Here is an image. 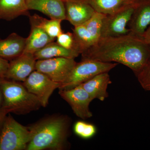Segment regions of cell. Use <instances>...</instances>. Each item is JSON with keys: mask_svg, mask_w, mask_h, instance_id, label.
Instances as JSON below:
<instances>
[{"mask_svg": "<svg viewBox=\"0 0 150 150\" xmlns=\"http://www.w3.org/2000/svg\"><path fill=\"white\" fill-rule=\"evenodd\" d=\"M82 59L117 62L139 72L150 59V45L143 38L129 33L117 37L101 38L81 54Z\"/></svg>", "mask_w": 150, "mask_h": 150, "instance_id": "cell-1", "label": "cell"}, {"mask_svg": "<svg viewBox=\"0 0 150 150\" xmlns=\"http://www.w3.org/2000/svg\"><path fill=\"white\" fill-rule=\"evenodd\" d=\"M28 127L31 139L26 150H61L66 146L69 123L64 116H50Z\"/></svg>", "mask_w": 150, "mask_h": 150, "instance_id": "cell-2", "label": "cell"}, {"mask_svg": "<svg viewBox=\"0 0 150 150\" xmlns=\"http://www.w3.org/2000/svg\"><path fill=\"white\" fill-rule=\"evenodd\" d=\"M0 84L4 98L1 110L7 114L23 115L41 107L37 98L27 90L22 82L3 78L0 79Z\"/></svg>", "mask_w": 150, "mask_h": 150, "instance_id": "cell-3", "label": "cell"}, {"mask_svg": "<svg viewBox=\"0 0 150 150\" xmlns=\"http://www.w3.org/2000/svg\"><path fill=\"white\" fill-rule=\"evenodd\" d=\"M30 139L29 127L23 126L11 115L6 116L0 133V150H26Z\"/></svg>", "mask_w": 150, "mask_h": 150, "instance_id": "cell-4", "label": "cell"}, {"mask_svg": "<svg viewBox=\"0 0 150 150\" xmlns=\"http://www.w3.org/2000/svg\"><path fill=\"white\" fill-rule=\"evenodd\" d=\"M116 63H106L91 59H82L77 63L67 79L61 84L59 90L74 88L101 73L108 72L115 68Z\"/></svg>", "mask_w": 150, "mask_h": 150, "instance_id": "cell-5", "label": "cell"}, {"mask_svg": "<svg viewBox=\"0 0 150 150\" xmlns=\"http://www.w3.org/2000/svg\"><path fill=\"white\" fill-rule=\"evenodd\" d=\"M105 15L96 12L91 18L83 24L74 27L73 35L74 49L81 54L91 48L101 37V28Z\"/></svg>", "mask_w": 150, "mask_h": 150, "instance_id": "cell-6", "label": "cell"}, {"mask_svg": "<svg viewBox=\"0 0 150 150\" xmlns=\"http://www.w3.org/2000/svg\"><path fill=\"white\" fill-rule=\"evenodd\" d=\"M137 0L120 10L105 16L101 28V38L117 37L130 33L127 28L131 20Z\"/></svg>", "mask_w": 150, "mask_h": 150, "instance_id": "cell-7", "label": "cell"}, {"mask_svg": "<svg viewBox=\"0 0 150 150\" xmlns=\"http://www.w3.org/2000/svg\"><path fill=\"white\" fill-rule=\"evenodd\" d=\"M74 59L58 57L37 60L35 70L52 80L62 84L66 81L76 64Z\"/></svg>", "mask_w": 150, "mask_h": 150, "instance_id": "cell-8", "label": "cell"}, {"mask_svg": "<svg viewBox=\"0 0 150 150\" xmlns=\"http://www.w3.org/2000/svg\"><path fill=\"white\" fill-rule=\"evenodd\" d=\"M23 84L30 93L37 98L43 107L47 106L51 95L61 85L36 70L33 72Z\"/></svg>", "mask_w": 150, "mask_h": 150, "instance_id": "cell-9", "label": "cell"}, {"mask_svg": "<svg viewBox=\"0 0 150 150\" xmlns=\"http://www.w3.org/2000/svg\"><path fill=\"white\" fill-rule=\"evenodd\" d=\"M59 94L71 107L74 113L82 119L91 118L90 103L93 99L81 85L69 90H59Z\"/></svg>", "mask_w": 150, "mask_h": 150, "instance_id": "cell-10", "label": "cell"}, {"mask_svg": "<svg viewBox=\"0 0 150 150\" xmlns=\"http://www.w3.org/2000/svg\"><path fill=\"white\" fill-rule=\"evenodd\" d=\"M36 62L34 54L23 53L9 62L5 78L23 82L35 71Z\"/></svg>", "mask_w": 150, "mask_h": 150, "instance_id": "cell-11", "label": "cell"}, {"mask_svg": "<svg viewBox=\"0 0 150 150\" xmlns=\"http://www.w3.org/2000/svg\"><path fill=\"white\" fill-rule=\"evenodd\" d=\"M150 25V0H137L128 25L129 33L143 38L145 31Z\"/></svg>", "mask_w": 150, "mask_h": 150, "instance_id": "cell-12", "label": "cell"}, {"mask_svg": "<svg viewBox=\"0 0 150 150\" xmlns=\"http://www.w3.org/2000/svg\"><path fill=\"white\" fill-rule=\"evenodd\" d=\"M67 20L74 27L83 24L96 12L85 0H63Z\"/></svg>", "mask_w": 150, "mask_h": 150, "instance_id": "cell-13", "label": "cell"}, {"mask_svg": "<svg viewBox=\"0 0 150 150\" xmlns=\"http://www.w3.org/2000/svg\"><path fill=\"white\" fill-rule=\"evenodd\" d=\"M28 10L40 12L51 19L67 20L63 0H26Z\"/></svg>", "mask_w": 150, "mask_h": 150, "instance_id": "cell-14", "label": "cell"}, {"mask_svg": "<svg viewBox=\"0 0 150 150\" xmlns=\"http://www.w3.org/2000/svg\"><path fill=\"white\" fill-rule=\"evenodd\" d=\"M26 38L15 33L5 39L0 38V57L8 60L15 59L24 53Z\"/></svg>", "mask_w": 150, "mask_h": 150, "instance_id": "cell-15", "label": "cell"}, {"mask_svg": "<svg viewBox=\"0 0 150 150\" xmlns=\"http://www.w3.org/2000/svg\"><path fill=\"white\" fill-rule=\"evenodd\" d=\"M111 83L110 76L108 72H106L96 75L80 85L93 99H98L103 101L108 96V87Z\"/></svg>", "mask_w": 150, "mask_h": 150, "instance_id": "cell-16", "label": "cell"}, {"mask_svg": "<svg viewBox=\"0 0 150 150\" xmlns=\"http://www.w3.org/2000/svg\"><path fill=\"white\" fill-rule=\"evenodd\" d=\"M21 16H30L26 0H0V20L11 21Z\"/></svg>", "mask_w": 150, "mask_h": 150, "instance_id": "cell-17", "label": "cell"}, {"mask_svg": "<svg viewBox=\"0 0 150 150\" xmlns=\"http://www.w3.org/2000/svg\"><path fill=\"white\" fill-rule=\"evenodd\" d=\"M54 40L55 39L49 36L40 28L30 25V33L26 38L24 53L34 54L36 51Z\"/></svg>", "mask_w": 150, "mask_h": 150, "instance_id": "cell-18", "label": "cell"}, {"mask_svg": "<svg viewBox=\"0 0 150 150\" xmlns=\"http://www.w3.org/2000/svg\"><path fill=\"white\" fill-rule=\"evenodd\" d=\"M79 54H80L76 50L67 49L53 41L35 52L34 56L35 59L38 60L58 57L74 59Z\"/></svg>", "mask_w": 150, "mask_h": 150, "instance_id": "cell-19", "label": "cell"}, {"mask_svg": "<svg viewBox=\"0 0 150 150\" xmlns=\"http://www.w3.org/2000/svg\"><path fill=\"white\" fill-rule=\"evenodd\" d=\"M95 12L102 14L114 13L133 4L136 0H85Z\"/></svg>", "mask_w": 150, "mask_h": 150, "instance_id": "cell-20", "label": "cell"}, {"mask_svg": "<svg viewBox=\"0 0 150 150\" xmlns=\"http://www.w3.org/2000/svg\"><path fill=\"white\" fill-rule=\"evenodd\" d=\"M30 25L41 28L50 37L55 39L63 32L61 27L62 21L59 19L44 18L35 14L29 16Z\"/></svg>", "mask_w": 150, "mask_h": 150, "instance_id": "cell-21", "label": "cell"}, {"mask_svg": "<svg viewBox=\"0 0 150 150\" xmlns=\"http://www.w3.org/2000/svg\"><path fill=\"white\" fill-rule=\"evenodd\" d=\"M75 134L84 139H90L93 137L96 132V128L93 124L84 121L76 122L74 126Z\"/></svg>", "mask_w": 150, "mask_h": 150, "instance_id": "cell-22", "label": "cell"}, {"mask_svg": "<svg viewBox=\"0 0 150 150\" xmlns=\"http://www.w3.org/2000/svg\"><path fill=\"white\" fill-rule=\"evenodd\" d=\"M136 74L142 87L146 90L150 91V59Z\"/></svg>", "mask_w": 150, "mask_h": 150, "instance_id": "cell-23", "label": "cell"}, {"mask_svg": "<svg viewBox=\"0 0 150 150\" xmlns=\"http://www.w3.org/2000/svg\"><path fill=\"white\" fill-rule=\"evenodd\" d=\"M56 43L67 49L74 50V39L71 33L62 32L56 38Z\"/></svg>", "mask_w": 150, "mask_h": 150, "instance_id": "cell-24", "label": "cell"}, {"mask_svg": "<svg viewBox=\"0 0 150 150\" xmlns=\"http://www.w3.org/2000/svg\"><path fill=\"white\" fill-rule=\"evenodd\" d=\"M9 65L8 60L0 57V79L5 78Z\"/></svg>", "mask_w": 150, "mask_h": 150, "instance_id": "cell-25", "label": "cell"}, {"mask_svg": "<svg viewBox=\"0 0 150 150\" xmlns=\"http://www.w3.org/2000/svg\"><path fill=\"white\" fill-rule=\"evenodd\" d=\"M143 38L145 41L150 45V25L145 31Z\"/></svg>", "mask_w": 150, "mask_h": 150, "instance_id": "cell-26", "label": "cell"}, {"mask_svg": "<svg viewBox=\"0 0 150 150\" xmlns=\"http://www.w3.org/2000/svg\"><path fill=\"white\" fill-rule=\"evenodd\" d=\"M7 115V114L6 112L0 109V133H1L2 127L4 120L5 118Z\"/></svg>", "mask_w": 150, "mask_h": 150, "instance_id": "cell-27", "label": "cell"}, {"mask_svg": "<svg viewBox=\"0 0 150 150\" xmlns=\"http://www.w3.org/2000/svg\"><path fill=\"white\" fill-rule=\"evenodd\" d=\"M3 94L2 90L1 87V84H0V109L1 108L2 106L3 103Z\"/></svg>", "mask_w": 150, "mask_h": 150, "instance_id": "cell-28", "label": "cell"}]
</instances>
